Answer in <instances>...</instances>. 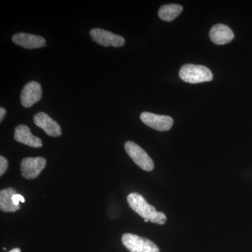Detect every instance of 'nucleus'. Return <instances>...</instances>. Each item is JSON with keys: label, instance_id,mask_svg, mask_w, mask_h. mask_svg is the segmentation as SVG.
<instances>
[{"label": "nucleus", "instance_id": "obj_1", "mask_svg": "<svg viewBox=\"0 0 252 252\" xmlns=\"http://www.w3.org/2000/svg\"><path fill=\"white\" fill-rule=\"evenodd\" d=\"M129 206L144 220L152 223L162 225L166 222L167 217L162 212H158L155 207L147 203L142 195L137 193L129 194L127 197Z\"/></svg>", "mask_w": 252, "mask_h": 252}, {"label": "nucleus", "instance_id": "obj_2", "mask_svg": "<svg viewBox=\"0 0 252 252\" xmlns=\"http://www.w3.org/2000/svg\"><path fill=\"white\" fill-rule=\"evenodd\" d=\"M179 75L182 80L190 84L207 82L213 79V74L209 68L193 64H187L182 66Z\"/></svg>", "mask_w": 252, "mask_h": 252}, {"label": "nucleus", "instance_id": "obj_3", "mask_svg": "<svg viewBox=\"0 0 252 252\" xmlns=\"http://www.w3.org/2000/svg\"><path fill=\"white\" fill-rule=\"evenodd\" d=\"M122 240L124 246L130 252H160L153 242L137 235L125 233L123 235Z\"/></svg>", "mask_w": 252, "mask_h": 252}, {"label": "nucleus", "instance_id": "obj_4", "mask_svg": "<svg viewBox=\"0 0 252 252\" xmlns=\"http://www.w3.org/2000/svg\"><path fill=\"white\" fill-rule=\"evenodd\" d=\"M125 150L136 165H138L142 170L147 172L154 170L153 160L140 146L128 141L125 144Z\"/></svg>", "mask_w": 252, "mask_h": 252}, {"label": "nucleus", "instance_id": "obj_5", "mask_svg": "<svg viewBox=\"0 0 252 252\" xmlns=\"http://www.w3.org/2000/svg\"><path fill=\"white\" fill-rule=\"evenodd\" d=\"M90 34L93 40L99 45L105 47H121L125 44V39L123 36L100 28H94L91 30Z\"/></svg>", "mask_w": 252, "mask_h": 252}, {"label": "nucleus", "instance_id": "obj_6", "mask_svg": "<svg viewBox=\"0 0 252 252\" xmlns=\"http://www.w3.org/2000/svg\"><path fill=\"white\" fill-rule=\"evenodd\" d=\"M46 160L43 157L26 158L21 163V175L27 180L35 179L46 166Z\"/></svg>", "mask_w": 252, "mask_h": 252}, {"label": "nucleus", "instance_id": "obj_7", "mask_svg": "<svg viewBox=\"0 0 252 252\" xmlns=\"http://www.w3.org/2000/svg\"><path fill=\"white\" fill-rule=\"evenodd\" d=\"M140 119L146 125L158 131H167L173 126V119L168 116L157 115L150 112L140 114Z\"/></svg>", "mask_w": 252, "mask_h": 252}, {"label": "nucleus", "instance_id": "obj_8", "mask_svg": "<svg viewBox=\"0 0 252 252\" xmlns=\"http://www.w3.org/2000/svg\"><path fill=\"white\" fill-rule=\"evenodd\" d=\"M42 96V89L39 83L30 81L24 86L21 92V102L23 107L29 108L39 102Z\"/></svg>", "mask_w": 252, "mask_h": 252}, {"label": "nucleus", "instance_id": "obj_9", "mask_svg": "<svg viewBox=\"0 0 252 252\" xmlns=\"http://www.w3.org/2000/svg\"><path fill=\"white\" fill-rule=\"evenodd\" d=\"M34 124L44 130L51 137H59L62 135L61 126L52 118L44 112H39L34 117Z\"/></svg>", "mask_w": 252, "mask_h": 252}, {"label": "nucleus", "instance_id": "obj_10", "mask_svg": "<svg viewBox=\"0 0 252 252\" xmlns=\"http://www.w3.org/2000/svg\"><path fill=\"white\" fill-rule=\"evenodd\" d=\"M12 41L14 44L28 49H39L46 46L44 37L28 33H16L12 36Z\"/></svg>", "mask_w": 252, "mask_h": 252}, {"label": "nucleus", "instance_id": "obj_11", "mask_svg": "<svg viewBox=\"0 0 252 252\" xmlns=\"http://www.w3.org/2000/svg\"><path fill=\"white\" fill-rule=\"evenodd\" d=\"M15 140L32 147V148H39L42 147V141L39 137L33 135L31 129L27 126L19 125L15 128Z\"/></svg>", "mask_w": 252, "mask_h": 252}, {"label": "nucleus", "instance_id": "obj_12", "mask_svg": "<svg viewBox=\"0 0 252 252\" xmlns=\"http://www.w3.org/2000/svg\"><path fill=\"white\" fill-rule=\"evenodd\" d=\"M210 37L215 44L223 45L234 39V34L228 26L223 24H217L210 30Z\"/></svg>", "mask_w": 252, "mask_h": 252}, {"label": "nucleus", "instance_id": "obj_13", "mask_svg": "<svg viewBox=\"0 0 252 252\" xmlns=\"http://www.w3.org/2000/svg\"><path fill=\"white\" fill-rule=\"evenodd\" d=\"M17 192L13 188L2 189L0 191V209L5 212H15L20 210L21 206L16 205L12 198Z\"/></svg>", "mask_w": 252, "mask_h": 252}, {"label": "nucleus", "instance_id": "obj_14", "mask_svg": "<svg viewBox=\"0 0 252 252\" xmlns=\"http://www.w3.org/2000/svg\"><path fill=\"white\" fill-rule=\"evenodd\" d=\"M183 11L181 5L170 4L162 6L158 10V16L164 21H170L175 20Z\"/></svg>", "mask_w": 252, "mask_h": 252}, {"label": "nucleus", "instance_id": "obj_15", "mask_svg": "<svg viewBox=\"0 0 252 252\" xmlns=\"http://www.w3.org/2000/svg\"><path fill=\"white\" fill-rule=\"evenodd\" d=\"M9 165L6 158L2 156L0 157V175L2 176L7 170Z\"/></svg>", "mask_w": 252, "mask_h": 252}, {"label": "nucleus", "instance_id": "obj_16", "mask_svg": "<svg viewBox=\"0 0 252 252\" xmlns=\"http://www.w3.org/2000/svg\"><path fill=\"white\" fill-rule=\"evenodd\" d=\"M13 202L16 205H19L20 201L22 202V203H25V198L23 195H20V194H15L14 196L12 198Z\"/></svg>", "mask_w": 252, "mask_h": 252}, {"label": "nucleus", "instance_id": "obj_17", "mask_svg": "<svg viewBox=\"0 0 252 252\" xmlns=\"http://www.w3.org/2000/svg\"><path fill=\"white\" fill-rule=\"evenodd\" d=\"M6 109L3 108V107H1V108H0V122H2L3 119H4V118L5 117V115H6Z\"/></svg>", "mask_w": 252, "mask_h": 252}, {"label": "nucleus", "instance_id": "obj_18", "mask_svg": "<svg viewBox=\"0 0 252 252\" xmlns=\"http://www.w3.org/2000/svg\"><path fill=\"white\" fill-rule=\"evenodd\" d=\"M9 252H21V251L19 248H15V249H13L12 250H11V251H10Z\"/></svg>", "mask_w": 252, "mask_h": 252}, {"label": "nucleus", "instance_id": "obj_19", "mask_svg": "<svg viewBox=\"0 0 252 252\" xmlns=\"http://www.w3.org/2000/svg\"><path fill=\"white\" fill-rule=\"evenodd\" d=\"M149 220H144V222H148Z\"/></svg>", "mask_w": 252, "mask_h": 252}]
</instances>
